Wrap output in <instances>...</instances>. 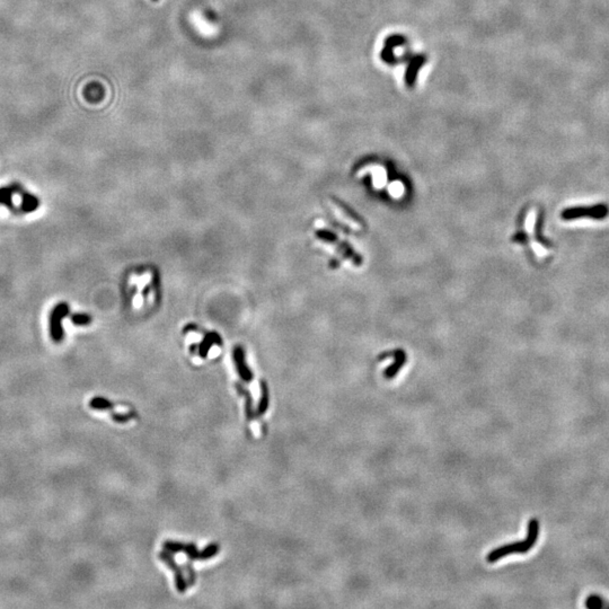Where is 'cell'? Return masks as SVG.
Masks as SVG:
<instances>
[{
	"instance_id": "obj_1",
	"label": "cell",
	"mask_w": 609,
	"mask_h": 609,
	"mask_svg": "<svg viewBox=\"0 0 609 609\" xmlns=\"http://www.w3.org/2000/svg\"><path fill=\"white\" fill-rule=\"evenodd\" d=\"M539 534V523L537 519H531L528 523V534L527 538L521 541H516V543L503 545L501 547H498L492 550L486 556V561L489 563H495L499 559L508 556L513 553L525 554L534 547L537 539H538Z\"/></svg>"
},
{
	"instance_id": "obj_2",
	"label": "cell",
	"mask_w": 609,
	"mask_h": 609,
	"mask_svg": "<svg viewBox=\"0 0 609 609\" xmlns=\"http://www.w3.org/2000/svg\"><path fill=\"white\" fill-rule=\"evenodd\" d=\"M163 546L165 549L168 550V552H171L172 554L178 553V552H184L191 561H193V559L211 558L219 552L218 544L209 545L207 548H204L202 550V552H199V550L196 549L195 544H184V543H180V541L167 540V541H165Z\"/></svg>"
},
{
	"instance_id": "obj_3",
	"label": "cell",
	"mask_w": 609,
	"mask_h": 609,
	"mask_svg": "<svg viewBox=\"0 0 609 609\" xmlns=\"http://www.w3.org/2000/svg\"><path fill=\"white\" fill-rule=\"evenodd\" d=\"M69 304L62 301L56 304L50 314L49 320V329H50V337L55 343H61L65 339V330L62 326V321L69 315Z\"/></svg>"
},
{
	"instance_id": "obj_4",
	"label": "cell",
	"mask_w": 609,
	"mask_h": 609,
	"mask_svg": "<svg viewBox=\"0 0 609 609\" xmlns=\"http://www.w3.org/2000/svg\"><path fill=\"white\" fill-rule=\"evenodd\" d=\"M609 209L606 204H597L593 207H573L563 210L561 214L564 220H574L580 218H591L595 220H601L607 218Z\"/></svg>"
},
{
	"instance_id": "obj_5",
	"label": "cell",
	"mask_w": 609,
	"mask_h": 609,
	"mask_svg": "<svg viewBox=\"0 0 609 609\" xmlns=\"http://www.w3.org/2000/svg\"><path fill=\"white\" fill-rule=\"evenodd\" d=\"M159 558L166 563V565L174 572V576H175V584H176V589L178 592H181V593L185 592L187 589V583L185 581L184 574H183V570L181 568V566L176 563L175 559H174L172 553L168 552V550H166V552H160Z\"/></svg>"
},
{
	"instance_id": "obj_6",
	"label": "cell",
	"mask_w": 609,
	"mask_h": 609,
	"mask_svg": "<svg viewBox=\"0 0 609 609\" xmlns=\"http://www.w3.org/2000/svg\"><path fill=\"white\" fill-rule=\"evenodd\" d=\"M11 187L13 192H14V194H20L22 198V203L20 210L22 212L24 213H31L34 212L35 210H38L40 207V200L38 196H35L34 194L30 193V192H26L23 186L19 183H13L11 184Z\"/></svg>"
},
{
	"instance_id": "obj_7",
	"label": "cell",
	"mask_w": 609,
	"mask_h": 609,
	"mask_svg": "<svg viewBox=\"0 0 609 609\" xmlns=\"http://www.w3.org/2000/svg\"><path fill=\"white\" fill-rule=\"evenodd\" d=\"M331 204H332L333 213L335 214V217L339 219L340 222L343 223L344 226L350 228V229L355 230V231L362 230L361 223L358 221L355 217H352L351 214H349V212L346 209L341 207L340 204H338L337 202H332Z\"/></svg>"
},
{
	"instance_id": "obj_8",
	"label": "cell",
	"mask_w": 609,
	"mask_h": 609,
	"mask_svg": "<svg viewBox=\"0 0 609 609\" xmlns=\"http://www.w3.org/2000/svg\"><path fill=\"white\" fill-rule=\"evenodd\" d=\"M234 360L236 362V368L238 371L239 377L246 383L252 382L253 373L248 369L247 365L245 362V353L241 348H236L234 351Z\"/></svg>"
},
{
	"instance_id": "obj_9",
	"label": "cell",
	"mask_w": 609,
	"mask_h": 609,
	"mask_svg": "<svg viewBox=\"0 0 609 609\" xmlns=\"http://www.w3.org/2000/svg\"><path fill=\"white\" fill-rule=\"evenodd\" d=\"M104 94H105L104 88H103L102 85L98 83L88 84L84 89V97L86 98L88 102H92V103L101 102L103 98H104Z\"/></svg>"
},
{
	"instance_id": "obj_10",
	"label": "cell",
	"mask_w": 609,
	"mask_h": 609,
	"mask_svg": "<svg viewBox=\"0 0 609 609\" xmlns=\"http://www.w3.org/2000/svg\"><path fill=\"white\" fill-rule=\"evenodd\" d=\"M394 358H395V362L392 366H389L384 373V377L386 379H392L395 377L406 361V356L403 351H397L394 353Z\"/></svg>"
},
{
	"instance_id": "obj_11",
	"label": "cell",
	"mask_w": 609,
	"mask_h": 609,
	"mask_svg": "<svg viewBox=\"0 0 609 609\" xmlns=\"http://www.w3.org/2000/svg\"><path fill=\"white\" fill-rule=\"evenodd\" d=\"M235 387L237 389V392L239 393V395L243 396L244 400H245V414H246V418H247V420L252 421L254 419V415H255L254 409H253V405L254 404H253V397H252V395H250V393L247 391V389H246L243 386V385L239 384V383H237L235 385Z\"/></svg>"
},
{
	"instance_id": "obj_12",
	"label": "cell",
	"mask_w": 609,
	"mask_h": 609,
	"mask_svg": "<svg viewBox=\"0 0 609 609\" xmlns=\"http://www.w3.org/2000/svg\"><path fill=\"white\" fill-rule=\"evenodd\" d=\"M268 401H270V396H268L267 385L265 382H264V380H261V398H259L257 410H256L257 416L265 414V412L267 411V407H268Z\"/></svg>"
},
{
	"instance_id": "obj_13",
	"label": "cell",
	"mask_w": 609,
	"mask_h": 609,
	"mask_svg": "<svg viewBox=\"0 0 609 609\" xmlns=\"http://www.w3.org/2000/svg\"><path fill=\"white\" fill-rule=\"evenodd\" d=\"M13 195H14V192H13L11 185L0 187V204L5 205L6 208L11 210H15L14 203H13Z\"/></svg>"
},
{
	"instance_id": "obj_14",
	"label": "cell",
	"mask_w": 609,
	"mask_h": 609,
	"mask_svg": "<svg viewBox=\"0 0 609 609\" xmlns=\"http://www.w3.org/2000/svg\"><path fill=\"white\" fill-rule=\"evenodd\" d=\"M114 404L111 401L106 400L104 397H94L93 400H91L89 402V407H92L94 410L97 411H106L110 410L112 411L114 409Z\"/></svg>"
},
{
	"instance_id": "obj_15",
	"label": "cell",
	"mask_w": 609,
	"mask_h": 609,
	"mask_svg": "<svg viewBox=\"0 0 609 609\" xmlns=\"http://www.w3.org/2000/svg\"><path fill=\"white\" fill-rule=\"evenodd\" d=\"M71 323L76 326H87L92 323V317L85 313H76L70 317Z\"/></svg>"
},
{
	"instance_id": "obj_16",
	"label": "cell",
	"mask_w": 609,
	"mask_h": 609,
	"mask_svg": "<svg viewBox=\"0 0 609 609\" xmlns=\"http://www.w3.org/2000/svg\"><path fill=\"white\" fill-rule=\"evenodd\" d=\"M185 568H186V572H187V582H189V583H187V585L192 586V585L194 584V582H195V572H194L193 566H192V561H191V559H190V561L185 562Z\"/></svg>"
},
{
	"instance_id": "obj_17",
	"label": "cell",
	"mask_w": 609,
	"mask_h": 609,
	"mask_svg": "<svg viewBox=\"0 0 609 609\" xmlns=\"http://www.w3.org/2000/svg\"><path fill=\"white\" fill-rule=\"evenodd\" d=\"M586 606L589 608H600L602 606V603L599 597H590L586 601Z\"/></svg>"
},
{
	"instance_id": "obj_18",
	"label": "cell",
	"mask_w": 609,
	"mask_h": 609,
	"mask_svg": "<svg viewBox=\"0 0 609 609\" xmlns=\"http://www.w3.org/2000/svg\"><path fill=\"white\" fill-rule=\"evenodd\" d=\"M152 2H158V0H152Z\"/></svg>"
}]
</instances>
